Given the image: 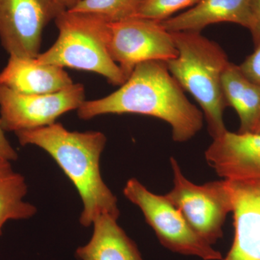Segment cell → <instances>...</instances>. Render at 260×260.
<instances>
[{
	"instance_id": "obj_20",
	"label": "cell",
	"mask_w": 260,
	"mask_h": 260,
	"mask_svg": "<svg viewBox=\"0 0 260 260\" xmlns=\"http://www.w3.org/2000/svg\"><path fill=\"white\" fill-rule=\"evenodd\" d=\"M250 22L248 30L250 31L254 46L260 43V0H250Z\"/></svg>"
},
{
	"instance_id": "obj_15",
	"label": "cell",
	"mask_w": 260,
	"mask_h": 260,
	"mask_svg": "<svg viewBox=\"0 0 260 260\" xmlns=\"http://www.w3.org/2000/svg\"><path fill=\"white\" fill-rule=\"evenodd\" d=\"M228 107L237 112L240 120L238 133H251L260 122V85L243 74L239 65L229 62L221 78Z\"/></svg>"
},
{
	"instance_id": "obj_21",
	"label": "cell",
	"mask_w": 260,
	"mask_h": 260,
	"mask_svg": "<svg viewBox=\"0 0 260 260\" xmlns=\"http://www.w3.org/2000/svg\"><path fill=\"white\" fill-rule=\"evenodd\" d=\"M0 158L6 159L10 161H15L18 158V154L12 146L5 136V131L0 119Z\"/></svg>"
},
{
	"instance_id": "obj_2",
	"label": "cell",
	"mask_w": 260,
	"mask_h": 260,
	"mask_svg": "<svg viewBox=\"0 0 260 260\" xmlns=\"http://www.w3.org/2000/svg\"><path fill=\"white\" fill-rule=\"evenodd\" d=\"M15 134L22 146L35 145L47 152L73 182L83 203L81 225L91 226L102 215L119 218L117 199L101 173V156L107 142L104 133L70 131L55 122Z\"/></svg>"
},
{
	"instance_id": "obj_19",
	"label": "cell",
	"mask_w": 260,
	"mask_h": 260,
	"mask_svg": "<svg viewBox=\"0 0 260 260\" xmlns=\"http://www.w3.org/2000/svg\"><path fill=\"white\" fill-rule=\"evenodd\" d=\"M239 66L248 79L260 85V43L254 46V51Z\"/></svg>"
},
{
	"instance_id": "obj_4",
	"label": "cell",
	"mask_w": 260,
	"mask_h": 260,
	"mask_svg": "<svg viewBox=\"0 0 260 260\" xmlns=\"http://www.w3.org/2000/svg\"><path fill=\"white\" fill-rule=\"evenodd\" d=\"M59 36L48 50L40 53L39 62L92 72L121 86L126 79L109 52L111 23L90 13L67 10L56 17Z\"/></svg>"
},
{
	"instance_id": "obj_8",
	"label": "cell",
	"mask_w": 260,
	"mask_h": 260,
	"mask_svg": "<svg viewBox=\"0 0 260 260\" xmlns=\"http://www.w3.org/2000/svg\"><path fill=\"white\" fill-rule=\"evenodd\" d=\"M109 48L126 79L140 63L167 62L178 54L172 32L161 22L139 17L111 23Z\"/></svg>"
},
{
	"instance_id": "obj_3",
	"label": "cell",
	"mask_w": 260,
	"mask_h": 260,
	"mask_svg": "<svg viewBox=\"0 0 260 260\" xmlns=\"http://www.w3.org/2000/svg\"><path fill=\"white\" fill-rule=\"evenodd\" d=\"M172 34L178 54L167 61L168 69L198 103L208 133L215 139L227 131L223 112L228 106L221 84L222 75L230 62L226 53L201 32Z\"/></svg>"
},
{
	"instance_id": "obj_6",
	"label": "cell",
	"mask_w": 260,
	"mask_h": 260,
	"mask_svg": "<svg viewBox=\"0 0 260 260\" xmlns=\"http://www.w3.org/2000/svg\"><path fill=\"white\" fill-rule=\"evenodd\" d=\"M170 164L174 185L166 197L180 210L193 230L213 245L223 237L225 219L232 212L229 181L223 179L196 184L183 174L174 157Z\"/></svg>"
},
{
	"instance_id": "obj_13",
	"label": "cell",
	"mask_w": 260,
	"mask_h": 260,
	"mask_svg": "<svg viewBox=\"0 0 260 260\" xmlns=\"http://www.w3.org/2000/svg\"><path fill=\"white\" fill-rule=\"evenodd\" d=\"M250 0H201L190 9L161 21L170 32H201L212 24L232 23L249 28Z\"/></svg>"
},
{
	"instance_id": "obj_1",
	"label": "cell",
	"mask_w": 260,
	"mask_h": 260,
	"mask_svg": "<svg viewBox=\"0 0 260 260\" xmlns=\"http://www.w3.org/2000/svg\"><path fill=\"white\" fill-rule=\"evenodd\" d=\"M78 117L90 120L105 114H135L153 116L172 128V139L184 143L203 127L204 115L191 104L162 61H148L135 67L114 93L85 101L77 110Z\"/></svg>"
},
{
	"instance_id": "obj_12",
	"label": "cell",
	"mask_w": 260,
	"mask_h": 260,
	"mask_svg": "<svg viewBox=\"0 0 260 260\" xmlns=\"http://www.w3.org/2000/svg\"><path fill=\"white\" fill-rule=\"evenodd\" d=\"M73 84L64 68L39 62L37 58L10 56L6 66L0 72V85L18 93H54Z\"/></svg>"
},
{
	"instance_id": "obj_23",
	"label": "cell",
	"mask_w": 260,
	"mask_h": 260,
	"mask_svg": "<svg viewBox=\"0 0 260 260\" xmlns=\"http://www.w3.org/2000/svg\"><path fill=\"white\" fill-rule=\"evenodd\" d=\"M254 133H260V122L257 126H256V129H254Z\"/></svg>"
},
{
	"instance_id": "obj_9",
	"label": "cell",
	"mask_w": 260,
	"mask_h": 260,
	"mask_svg": "<svg viewBox=\"0 0 260 260\" xmlns=\"http://www.w3.org/2000/svg\"><path fill=\"white\" fill-rule=\"evenodd\" d=\"M67 10L60 0H0V42L10 56L37 58L43 30Z\"/></svg>"
},
{
	"instance_id": "obj_11",
	"label": "cell",
	"mask_w": 260,
	"mask_h": 260,
	"mask_svg": "<svg viewBox=\"0 0 260 260\" xmlns=\"http://www.w3.org/2000/svg\"><path fill=\"white\" fill-rule=\"evenodd\" d=\"M228 181L232 197L234 239L221 260H260V181Z\"/></svg>"
},
{
	"instance_id": "obj_22",
	"label": "cell",
	"mask_w": 260,
	"mask_h": 260,
	"mask_svg": "<svg viewBox=\"0 0 260 260\" xmlns=\"http://www.w3.org/2000/svg\"><path fill=\"white\" fill-rule=\"evenodd\" d=\"M67 10H71L81 0H60Z\"/></svg>"
},
{
	"instance_id": "obj_18",
	"label": "cell",
	"mask_w": 260,
	"mask_h": 260,
	"mask_svg": "<svg viewBox=\"0 0 260 260\" xmlns=\"http://www.w3.org/2000/svg\"><path fill=\"white\" fill-rule=\"evenodd\" d=\"M201 0H144L140 7L139 18L164 21L177 12L193 6Z\"/></svg>"
},
{
	"instance_id": "obj_7",
	"label": "cell",
	"mask_w": 260,
	"mask_h": 260,
	"mask_svg": "<svg viewBox=\"0 0 260 260\" xmlns=\"http://www.w3.org/2000/svg\"><path fill=\"white\" fill-rule=\"evenodd\" d=\"M85 101V88L80 83L49 94L18 93L0 85V119L5 132L37 129L54 124L65 113L78 110Z\"/></svg>"
},
{
	"instance_id": "obj_14",
	"label": "cell",
	"mask_w": 260,
	"mask_h": 260,
	"mask_svg": "<svg viewBox=\"0 0 260 260\" xmlns=\"http://www.w3.org/2000/svg\"><path fill=\"white\" fill-rule=\"evenodd\" d=\"M118 218L102 215L93 222L89 242L78 247L80 260H144L138 246L118 224Z\"/></svg>"
},
{
	"instance_id": "obj_10",
	"label": "cell",
	"mask_w": 260,
	"mask_h": 260,
	"mask_svg": "<svg viewBox=\"0 0 260 260\" xmlns=\"http://www.w3.org/2000/svg\"><path fill=\"white\" fill-rule=\"evenodd\" d=\"M205 157L222 179L260 181V133L227 130L213 140Z\"/></svg>"
},
{
	"instance_id": "obj_16",
	"label": "cell",
	"mask_w": 260,
	"mask_h": 260,
	"mask_svg": "<svg viewBox=\"0 0 260 260\" xmlns=\"http://www.w3.org/2000/svg\"><path fill=\"white\" fill-rule=\"evenodd\" d=\"M27 193L25 177L15 172L12 161L0 158V237L8 221L28 220L37 214V207L25 200Z\"/></svg>"
},
{
	"instance_id": "obj_5",
	"label": "cell",
	"mask_w": 260,
	"mask_h": 260,
	"mask_svg": "<svg viewBox=\"0 0 260 260\" xmlns=\"http://www.w3.org/2000/svg\"><path fill=\"white\" fill-rule=\"evenodd\" d=\"M123 193L140 208L159 242L169 250L203 260L223 259L220 251L193 230L180 210L166 195L152 192L135 178L126 181Z\"/></svg>"
},
{
	"instance_id": "obj_17",
	"label": "cell",
	"mask_w": 260,
	"mask_h": 260,
	"mask_svg": "<svg viewBox=\"0 0 260 260\" xmlns=\"http://www.w3.org/2000/svg\"><path fill=\"white\" fill-rule=\"evenodd\" d=\"M144 0H81L72 11L99 15L109 23L138 18Z\"/></svg>"
}]
</instances>
